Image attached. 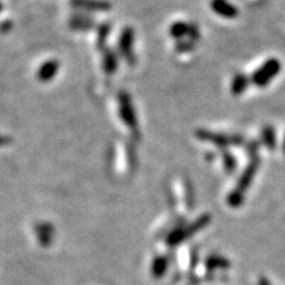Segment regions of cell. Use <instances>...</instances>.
Here are the masks:
<instances>
[{"mask_svg":"<svg viewBox=\"0 0 285 285\" xmlns=\"http://www.w3.org/2000/svg\"><path fill=\"white\" fill-rule=\"evenodd\" d=\"M282 69V65L279 60L268 59L262 65V67L257 69L251 76V82L256 87L264 88L278 75Z\"/></svg>","mask_w":285,"mask_h":285,"instance_id":"1","label":"cell"},{"mask_svg":"<svg viewBox=\"0 0 285 285\" xmlns=\"http://www.w3.org/2000/svg\"><path fill=\"white\" fill-rule=\"evenodd\" d=\"M118 51L130 66H134V30L131 26L124 27L118 40Z\"/></svg>","mask_w":285,"mask_h":285,"instance_id":"2","label":"cell"},{"mask_svg":"<svg viewBox=\"0 0 285 285\" xmlns=\"http://www.w3.org/2000/svg\"><path fill=\"white\" fill-rule=\"evenodd\" d=\"M118 104H119V117H120L123 123L131 130H135L138 125L137 115H135V110L132 104L131 96L126 90H121L118 95Z\"/></svg>","mask_w":285,"mask_h":285,"instance_id":"3","label":"cell"},{"mask_svg":"<svg viewBox=\"0 0 285 285\" xmlns=\"http://www.w3.org/2000/svg\"><path fill=\"white\" fill-rule=\"evenodd\" d=\"M196 135L202 140H207L218 146H228V145H238L241 144L242 138L238 134H222L214 133V132L207 131V130H198Z\"/></svg>","mask_w":285,"mask_h":285,"instance_id":"4","label":"cell"},{"mask_svg":"<svg viewBox=\"0 0 285 285\" xmlns=\"http://www.w3.org/2000/svg\"><path fill=\"white\" fill-rule=\"evenodd\" d=\"M36 239L37 242L44 248L51 246V243L54 242L55 238V227L51 225L48 221H42V222H38L35 225L34 228Z\"/></svg>","mask_w":285,"mask_h":285,"instance_id":"5","label":"cell"},{"mask_svg":"<svg viewBox=\"0 0 285 285\" xmlns=\"http://www.w3.org/2000/svg\"><path fill=\"white\" fill-rule=\"evenodd\" d=\"M71 5L75 9L87 12H109L112 5L107 0H71Z\"/></svg>","mask_w":285,"mask_h":285,"instance_id":"6","label":"cell"},{"mask_svg":"<svg viewBox=\"0 0 285 285\" xmlns=\"http://www.w3.org/2000/svg\"><path fill=\"white\" fill-rule=\"evenodd\" d=\"M210 7L220 17L227 19H233L239 15V11H238L237 7L227 0H212Z\"/></svg>","mask_w":285,"mask_h":285,"instance_id":"7","label":"cell"},{"mask_svg":"<svg viewBox=\"0 0 285 285\" xmlns=\"http://www.w3.org/2000/svg\"><path fill=\"white\" fill-rule=\"evenodd\" d=\"M60 63L56 60H49L44 62L37 71V79L42 82L51 81L55 75L59 73Z\"/></svg>","mask_w":285,"mask_h":285,"instance_id":"8","label":"cell"},{"mask_svg":"<svg viewBox=\"0 0 285 285\" xmlns=\"http://www.w3.org/2000/svg\"><path fill=\"white\" fill-rule=\"evenodd\" d=\"M119 57L118 54L112 49L102 50V69L107 75H112L118 70Z\"/></svg>","mask_w":285,"mask_h":285,"instance_id":"9","label":"cell"},{"mask_svg":"<svg viewBox=\"0 0 285 285\" xmlns=\"http://www.w3.org/2000/svg\"><path fill=\"white\" fill-rule=\"evenodd\" d=\"M95 23L89 16L86 15H74L70 17V21H69V26L73 30H76V31H89L92 30Z\"/></svg>","mask_w":285,"mask_h":285,"instance_id":"10","label":"cell"},{"mask_svg":"<svg viewBox=\"0 0 285 285\" xmlns=\"http://www.w3.org/2000/svg\"><path fill=\"white\" fill-rule=\"evenodd\" d=\"M250 81L251 80L248 79V76L245 75V74L242 73L235 74L231 84V93L233 94L234 96L241 95V94L248 88Z\"/></svg>","mask_w":285,"mask_h":285,"instance_id":"11","label":"cell"},{"mask_svg":"<svg viewBox=\"0 0 285 285\" xmlns=\"http://www.w3.org/2000/svg\"><path fill=\"white\" fill-rule=\"evenodd\" d=\"M110 23H102L101 25L98 26V31H96V46L99 50H105L106 49V43L109 40V36L110 34Z\"/></svg>","mask_w":285,"mask_h":285,"instance_id":"12","label":"cell"},{"mask_svg":"<svg viewBox=\"0 0 285 285\" xmlns=\"http://www.w3.org/2000/svg\"><path fill=\"white\" fill-rule=\"evenodd\" d=\"M188 31H189V24L184 23V22H175L169 29V34L177 41L184 40L185 37H188Z\"/></svg>","mask_w":285,"mask_h":285,"instance_id":"13","label":"cell"},{"mask_svg":"<svg viewBox=\"0 0 285 285\" xmlns=\"http://www.w3.org/2000/svg\"><path fill=\"white\" fill-rule=\"evenodd\" d=\"M263 142L268 149H273L276 146V133L272 126H265L263 130Z\"/></svg>","mask_w":285,"mask_h":285,"instance_id":"14","label":"cell"},{"mask_svg":"<svg viewBox=\"0 0 285 285\" xmlns=\"http://www.w3.org/2000/svg\"><path fill=\"white\" fill-rule=\"evenodd\" d=\"M194 46H195V43L192 42L190 40H181L178 41L176 44V50L178 52H189L192 51L194 49Z\"/></svg>","mask_w":285,"mask_h":285,"instance_id":"15","label":"cell"},{"mask_svg":"<svg viewBox=\"0 0 285 285\" xmlns=\"http://www.w3.org/2000/svg\"><path fill=\"white\" fill-rule=\"evenodd\" d=\"M200 29H198L197 25L194 23H190L189 24V31H188V40H190L192 42L195 43L196 41H198V38H200Z\"/></svg>","mask_w":285,"mask_h":285,"instance_id":"16","label":"cell"},{"mask_svg":"<svg viewBox=\"0 0 285 285\" xmlns=\"http://www.w3.org/2000/svg\"><path fill=\"white\" fill-rule=\"evenodd\" d=\"M11 29H12V22L11 21H4L0 23V32L1 34H7Z\"/></svg>","mask_w":285,"mask_h":285,"instance_id":"17","label":"cell"},{"mask_svg":"<svg viewBox=\"0 0 285 285\" xmlns=\"http://www.w3.org/2000/svg\"><path fill=\"white\" fill-rule=\"evenodd\" d=\"M11 142H12V139L10 137H7V135H0V148L1 146L10 145Z\"/></svg>","mask_w":285,"mask_h":285,"instance_id":"18","label":"cell"},{"mask_svg":"<svg viewBox=\"0 0 285 285\" xmlns=\"http://www.w3.org/2000/svg\"><path fill=\"white\" fill-rule=\"evenodd\" d=\"M1 10H2V4L0 2V12H1Z\"/></svg>","mask_w":285,"mask_h":285,"instance_id":"19","label":"cell"},{"mask_svg":"<svg viewBox=\"0 0 285 285\" xmlns=\"http://www.w3.org/2000/svg\"><path fill=\"white\" fill-rule=\"evenodd\" d=\"M284 150H285V140H284Z\"/></svg>","mask_w":285,"mask_h":285,"instance_id":"20","label":"cell"}]
</instances>
